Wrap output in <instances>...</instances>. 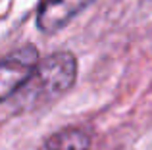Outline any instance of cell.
<instances>
[{
	"label": "cell",
	"mask_w": 152,
	"mask_h": 150,
	"mask_svg": "<svg viewBox=\"0 0 152 150\" xmlns=\"http://www.w3.org/2000/svg\"><path fill=\"white\" fill-rule=\"evenodd\" d=\"M93 2L94 0H42L37 12V27L45 35H54Z\"/></svg>",
	"instance_id": "3"
},
{
	"label": "cell",
	"mask_w": 152,
	"mask_h": 150,
	"mask_svg": "<svg viewBox=\"0 0 152 150\" xmlns=\"http://www.w3.org/2000/svg\"><path fill=\"white\" fill-rule=\"evenodd\" d=\"M39 150H91V135L81 127H66L50 135Z\"/></svg>",
	"instance_id": "4"
},
{
	"label": "cell",
	"mask_w": 152,
	"mask_h": 150,
	"mask_svg": "<svg viewBox=\"0 0 152 150\" xmlns=\"http://www.w3.org/2000/svg\"><path fill=\"white\" fill-rule=\"evenodd\" d=\"M77 77V60L71 52H54L39 62L33 77L19 90L23 108H37L64 94Z\"/></svg>",
	"instance_id": "1"
},
{
	"label": "cell",
	"mask_w": 152,
	"mask_h": 150,
	"mask_svg": "<svg viewBox=\"0 0 152 150\" xmlns=\"http://www.w3.org/2000/svg\"><path fill=\"white\" fill-rule=\"evenodd\" d=\"M39 62V52L31 44L21 46L0 60V102L18 94L29 83Z\"/></svg>",
	"instance_id": "2"
}]
</instances>
